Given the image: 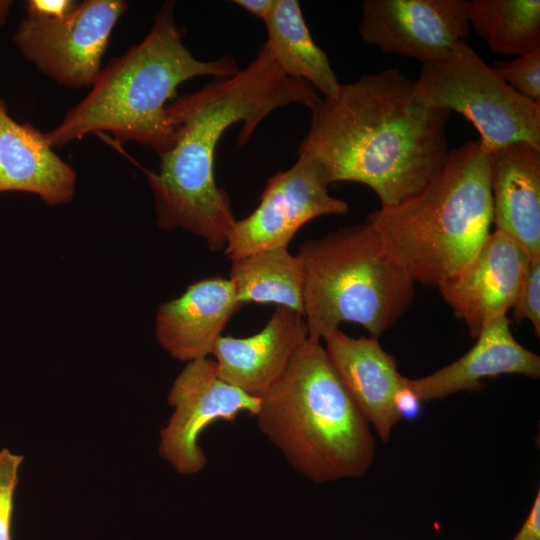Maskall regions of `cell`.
<instances>
[{
	"instance_id": "1",
	"label": "cell",
	"mask_w": 540,
	"mask_h": 540,
	"mask_svg": "<svg viewBox=\"0 0 540 540\" xmlns=\"http://www.w3.org/2000/svg\"><path fill=\"white\" fill-rule=\"evenodd\" d=\"M298 156L310 160L325 182L351 181L371 188L381 208L423 190L449 150L447 110L426 105L414 81L398 68L341 84L310 109Z\"/></svg>"
},
{
	"instance_id": "2",
	"label": "cell",
	"mask_w": 540,
	"mask_h": 540,
	"mask_svg": "<svg viewBox=\"0 0 540 540\" xmlns=\"http://www.w3.org/2000/svg\"><path fill=\"white\" fill-rule=\"evenodd\" d=\"M320 99L310 84L285 75L265 44L236 74L176 97L167 107L173 145L160 156L158 172L146 173L157 225L201 237L212 251L224 249L236 219L229 195L214 176L223 134L241 123L237 145L242 147L271 112L290 105L311 109Z\"/></svg>"
},
{
	"instance_id": "3",
	"label": "cell",
	"mask_w": 540,
	"mask_h": 540,
	"mask_svg": "<svg viewBox=\"0 0 540 540\" xmlns=\"http://www.w3.org/2000/svg\"><path fill=\"white\" fill-rule=\"evenodd\" d=\"M184 29L175 20V2L156 12L151 29L138 44L103 68L91 92L46 133L49 144L64 146L87 134L107 131L119 142L134 141L159 157L174 142L167 107L177 88L201 76L224 78L240 68L230 56L203 61L183 42Z\"/></svg>"
},
{
	"instance_id": "4",
	"label": "cell",
	"mask_w": 540,
	"mask_h": 540,
	"mask_svg": "<svg viewBox=\"0 0 540 540\" xmlns=\"http://www.w3.org/2000/svg\"><path fill=\"white\" fill-rule=\"evenodd\" d=\"M262 434L288 464L322 484L362 477L375 456L370 425L356 407L320 340L309 336L260 397Z\"/></svg>"
},
{
	"instance_id": "5",
	"label": "cell",
	"mask_w": 540,
	"mask_h": 540,
	"mask_svg": "<svg viewBox=\"0 0 540 540\" xmlns=\"http://www.w3.org/2000/svg\"><path fill=\"white\" fill-rule=\"evenodd\" d=\"M414 282L437 287L476 253L493 222L491 152L480 140L450 150L412 198L366 219Z\"/></svg>"
},
{
	"instance_id": "6",
	"label": "cell",
	"mask_w": 540,
	"mask_h": 540,
	"mask_svg": "<svg viewBox=\"0 0 540 540\" xmlns=\"http://www.w3.org/2000/svg\"><path fill=\"white\" fill-rule=\"evenodd\" d=\"M297 255L304 269L303 317L320 340L342 322L379 337L409 309L415 282L365 222L307 240Z\"/></svg>"
},
{
	"instance_id": "7",
	"label": "cell",
	"mask_w": 540,
	"mask_h": 540,
	"mask_svg": "<svg viewBox=\"0 0 540 540\" xmlns=\"http://www.w3.org/2000/svg\"><path fill=\"white\" fill-rule=\"evenodd\" d=\"M414 88L426 105L468 119L490 152L519 141L540 147V102L516 92L466 41L422 63Z\"/></svg>"
},
{
	"instance_id": "8",
	"label": "cell",
	"mask_w": 540,
	"mask_h": 540,
	"mask_svg": "<svg viewBox=\"0 0 540 540\" xmlns=\"http://www.w3.org/2000/svg\"><path fill=\"white\" fill-rule=\"evenodd\" d=\"M126 9L123 0H85L63 18L26 15L12 40L26 60L59 85L93 86L112 30Z\"/></svg>"
},
{
	"instance_id": "9",
	"label": "cell",
	"mask_w": 540,
	"mask_h": 540,
	"mask_svg": "<svg viewBox=\"0 0 540 540\" xmlns=\"http://www.w3.org/2000/svg\"><path fill=\"white\" fill-rule=\"evenodd\" d=\"M327 187L318 168L298 156L289 169L267 180L252 213L235 221L225 255L231 261L264 249L288 247L297 231L314 218L346 214L348 203L330 195Z\"/></svg>"
},
{
	"instance_id": "10",
	"label": "cell",
	"mask_w": 540,
	"mask_h": 540,
	"mask_svg": "<svg viewBox=\"0 0 540 540\" xmlns=\"http://www.w3.org/2000/svg\"><path fill=\"white\" fill-rule=\"evenodd\" d=\"M168 403L174 412L160 432L159 453L178 473L190 475L206 464L198 444L201 433L216 421L233 422L242 412L255 417L260 398L223 381L216 361L207 357L187 363L172 384Z\"/></svg>"
},
{
	"instance_id": "11",
	"label": "cell",
	"mask_w": 540,
	"mask_h": 540,
	"mask_svg": "<svg viewBox=\"0 0 540 540\" xmlns=\"http://www.w3.org/2000/svg\"><path fill=\"white\" fill-rule=\"evenodd\" d=\"M469 30L465 0H366L358 26L366 44L421 63L466 41Z\"/></svg>"
},
{
	"instance_id": "12",
	"label": "cell",
	"mask_w": 540,
	"mask_h": 540,
	"mask_svg": "<svg viewBox=\"0 0 540 540\" xmlns=\"http://www.w3.org/2000/svg\"><path fill=\"white\" fill-rule=\"evenodd\" d=\"M530 259L516 241L495 230L457 273L437 286L471 337L513 307Z\"/></svg>"
},
{
	"instance_id": "13",
	"label": "cell",
	"mask_w": 540,
	"mask_h": 540,
	"mask_svg": "<svg viewBox=\"0 0 540 540\" xmlns=\"http://www.w3.org/2000/svg\"><path fill=\"white\" fill-rule=\"evenodd\" d=\"M322 339L348 395L382 442H387L393 427L402 420L396 402L405 389V377L398 372L396 359L381 347L376 336L354 338L338 328Z\"/></svg>"
},
{
	"instance_id": "14",
	"label": "cell",
	"mask_w": 540,
	"mask_h": 540,
	"mask_svg": "<svg viewBox=\"0 0 540 540\" xmlns=\"http://www.w3.org/2000/svg\"><path fill=\"white\" fill-rule=\"evenodd\" d=\"M240 307L229 278L200 279L180 297L160 305L155 323L157 340L174 359L188 363L207 358Z\"/></svg>"
},
{
	"instance_id": "15",
	"label": "cell",
	"mask_w": 540,
	"mask_h": 540,
	"mask_svg": "<svg viewBox=\"0 0 540 540\" xmlns=\"http://www.w3.org/2000/svg\"><path fill=\"white\" fill-rule=\"evenodd\" d=\"M476 339L474 346L453 363L422 378L405 377V388L420 402H429L460 391L479 392L484 378L504 374L539 378V355L515 339L506 315L490 321Z\"/></svg>"
},
{
	"instance_id": "16",
	"label": "cell",
	"mask_w": 540,
	"mask_h": 540,
	"mask_svg": "<svg viewBox=\"0 0 540 540\" xmlns=\"http://www.w3.org/2000/svg\"><path fill=\"white\" fill-rule=\"evenodd\" d=\"M307 337L304 317L278 307L258 333L245 338L218 339L212 354L218 375L246 394L260 398L283 374Z\"/></svg>"
},
{
	"instance_id": "17",
	"label": "cell",
	"mask_w": 540,
	"mask_h": 540,
	"mask_svg": "<svg viewBox=\"0 0 540 540\" xmlns=\"http://www.w3.org/2000/svg\"><path fill=\"white\" fill-rule=\"evenodd\" d=\"M75 185V170L53 151L46 133L15 121L0 98V193H32L55 206L73 199Z\"/></svg>"
},
{
	"instance_id": "18",
	"label": "cell",
	"mask_w": 540,
	"mask_h": 540,
	"mask_svg": "<svg viewBox=\"0 0 540 540\" xmlns=\"http://www.w3.org/2000/svg\"><path fill=\"white\" fill-rule=\"evenodd\" d=\"M496 230L540 258V147L514 142L491 152Z\"/></svg>"
},
{
	"instance_id": "19",
	"label": "cell",
	"mask_w": 540,
	"mask_h": 540,
	"mask_svg": "<svg viewBox=\"0 0 540 540\" xmlns=\"http://www.w3.org/2000/svg\"><path fill=\"white\" fill-rule=\"evenodd\" d=\"M263 22L264 44L285 75L305 81L324 97L338 93L341 84L327 54L313 40L298 1L274 0Z\"/></svg>"
},
{
	"instance_id": "20",
	"label": "cell",
	"mask_w": 540,
	"mask_h": 540,
	"mask_svg": "<svg viewBox=\"0 0 540 540\" xmlns=\"http://www.w3.org/2000/svg\"><path fill=\"white\" fill-rule=\"evenodd\" d=\"M239 303L276 304L303 316L304 269L287 247L231 260L230 278Z\"/></svg>"
},
{
	"instance_id": "21",
	"label": "cell",
	"mask_w": 540,
	"mask_h": 540,
	"mask_svg": "<svg viewBox=\"0 0 540 540\" xmlns=\"http://www.w3.org/2000/svg\"><path fill=\"white\" fill-rule=\"evenodd\" d=\"M468 21L494 53L519 57L540 48L539 0L468 1Z\"/></svg>"
},
{
	"instance_id": "22",
	"label": "cell",
	"mask_w": 540,
	"mask_h": 540,
	"mask_svg": "<svg viewBox=\"0 0 540 540\" xmlns=\"http://www.w3.org/2000/svg\"><path fill=\"white\" fill-rule=\"evenodd\" d=\"M492 68L516 92L540 102V48L511 61H496Z\"/></svg>"
},
{
	"instance_id": "23",
	"label": "cell",
	"mask_w": 540,
	"mask_h": 540,
	"mask_svg": "<svg viewBox=\"0 0 540 540\" xmlns=\"http://www.w3.org/2000/svg\"><path fill=\"white\" fill-rule=\"evenodd\" d=\"M23 459L8 449L0 451V540H12L14 497Z\"/></svg>"
},
{
	"instance_id": "24",
	"label": "cell",
	"mask_w": 540,
	"mask_h": 540,
	"mask_svg": "<svg viewBox=\"0 0 540 540\" xmlns=\"http://www.w3.org/2000/svg\"><path fill=\"white\" fill-rule=\"evenodd\" d=\"M516 322L528 320L535 335L540 336V258H532L525 271L516 301L513 305Z\"/></svg>"
},
{
	"instance_id": "25",
	"label": "cell",
	"mask_w": 540,
	"mask_h": 540,
	"mask_svg": "<svg viewBox=\"0 0 540 540\" xmlns=\"http://www.w3.org/2000/svg\"><path fill=\"white\" fill-rule=\"evenodd\" d=\"M72 0H29L27 16L42 19H59L68 15L76 6Z\"/></svg>"
},
{
	"instance_id": "26",
	"label": "cell",
	"mask_w": 540,
	"mask_h": 540,
	"mask_svg": "<svg viewBox=\"0 0 540 540\" xmlns=\"http://www.w3.org/2000/svg\"><path fill=\"white\" fill-rule=\"evenodd\" d=\"M512 540H540V492L538 491L524 524Z\"/></svg>"
},
{
	"instance_id": "27",
	"label": "cell",
	"mask_w": 540,
	"mask_h": 540,
	"mask_svg": "<svg viewBox=\"0 0 540 540\" xmlns=\"http://www.w3.org/2000/svg\"><path fill=\"white\" fill-rule=\"evenodd\" d=\"M273 1L274 0H235L232 1V3L264 21L271 11Z\"/></svg>"
},
{
	"instance_id": "28",
	"label": "cell",
	"mask_w": 540,
	"mask_h": 540,
	"mask_svg": "<svg viewBox=\"0 0 540 540\" xmlns=\"http://www.w3.org/2000/svg\"><path fill=\"white\" fill-rule=\"evenodd\" d=\"M12 5L11 0H0V27L6 23Z\"/></svg>"
}]
</instances>
